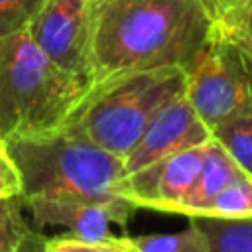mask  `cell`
Wrapping results in <instances>:
<instances>
[{"label": "cell", "mask_w": 252, "mask_h": 252, "mask_svg": "<svg viewBox=\"0 0 252 252\" xmlns=\"http://www.w3.org/2000/svg\"><path fill=\"white\" fill-rule=\"evenodd\" d=\"M215 20L205 0H106L93 18V83L136 69H187Z\"/></svg>", "instance_id": "1"}, {"label": "cell", "mask_w": 252, "mask_h": 252, "mask_svg": "<svg viewBox=\"0 0 252 252\" xmlns=\"http://www.w3.org/2000/svg\"><path fill=\"white\" fill-rule=\"evenodd\" d=\"M20 177V197H122L120 156L89 140L73 124L4 140Z\"/></svg>", "instance_id": "2"}, {"label": "cell", "mask_w": 252, "mask_h": 252, "mask_svg": "<svg viewBox=\"0 0 252 252\" xmlns=\"http://www.w3.org/2000/svg\"><path fill=\"white\" fill-rule=\"evenodd\" d=\"M91 81L55 65L26 30L0 37V140L55 130Z\"/></svg>", "instance_id": "3"}, {"label": "cell", "mask_w": 252, "mask_h": 252, "mask_svg": "<svg viewBox=\"0 0 252 252\" xmlns=\"http://www.w3.org/2000/svg\"><path fill=\"white\" fill-rule=\"evenodd\" d=\"M185 93V69L177 65L118 73L91 85L67 118L100 148L124 158L148 122Z\"/></svg>", "instance_id": "4"}, {"label": "cell", "mask_w": 252, "mask_h": 252, "mask_svg": "<svg viewBox=\"0 0 252 252\" xmlns=\"http://www.w3.org/2000/svg\"><path fill=\"white\" fill-rule=\"evenodd\" d=\"M209 130L250 102V87L238 47L217 35L197 51L185 69V93Z\"/></svg>", "instance_id": "5"}, {"label": "cell", "mask_w": 252, "mask_h": 252, "mask_svg": "<svg viewBox=\"0 0 252 252\" xmlns=\"http://www.w3.org/2000/svg\"><path fill=\"white\" fill-rule=\"evenodd\" d=\"M93 0H45L26 32L55 65L93 85Z\"/></svg>", "instance_id": "6"}, {"label": "cell", "mask_w": 252, "mask_h": 252, "mask_svg": "<svg viewBox=\"0 0 252 252\" xmlns=\"http://www.w3.org/2000/svg\"><path fill=\"white\" fill-rule=\"evenodd\" d=\"M35 226H63L69 236L93 242H116L132 248L126 234L134 205L124 197H32L22 199Z\"/></svg>", "instance_id": "7"}, {"label": "cell", "mask_w": 252, "mask_h": 252, "mask_svg": "<svg viewBox=\"0 0 252 252\" xmlns=\"http://www.w3.org/2000/svg\"><path fill=\"white\" fill-rule=\"evenodd\" d=\"M207 144L163 156L140 169L126 173L122 179L120 195L128 199L136 209L142 207L173 213L175 205L183 199L199 173Z\"/></svg>", "instance_id": "8"}, {"label": "cell", "mask_w": 252, "mask_h": 252, "mask_svg": "<svg viewBox=\"0 0 252 252\" xmlns=\"http://www.w3.org/2000/svg\"><path fill=\"white\" fill-rule=\"evenodd\" d=\"M211 142L209 126L197 116L185 94L167 102L144 128L134 148L122 158L126 173L140 169L163 156Z\"/></svg>", "instance_id": "9"}, {"label": "cell", "mask_w": 252, "mask_h": 252, "mask_svg": "<svg viewBox=\"0 0 252 252\" xmlns=\"http://www.w3.org/2000/svg\"><path fill=\"white\" fill-rule=\"evenodd\" d=\"M238 171H242V169L211 138V142L205 148V158H203V163L199 167V173H197L195 181L191 183V187L187 189V193L183 195V199L175 205L173 213L185 215V217L203 215L205 209L209 207V203L213 201V197Z\"/></svg>", "instance_id": "10"}, {"label": "cell", "mask_w": 252, "mask_h": 252, "mask_svg": "<svg viewBox=\"0 0 252 252\" xmlns=\"http://www.w3.org/2000/svg\"><path fill=\"white\" fill-rule=\"evenodd\" d=\"M248 87H250V102L238 108L236 112H232L230 116L222 118L220 122H217L211 128V138L230 156V159L246 175L252 177V81L250 79H248Z\"/></svg>", "instance_id": "11"}, {"label": "cell", "mask_w": 252, "mask_h": 252, "mask_svg": "<svg viewBox=\"0 0 252 252\" xmlns=\"http://www.w3.org/2000/svg\"><path fill=\"white\" fill-rule=\"evenodd\" d=\"M189 220L199 228L207 242V252H252V215L250 217H207L197 215Z\"/></svg>", "instance_id": "12"}, {"label": "cell", "mask_w": 252, "mask_h": 252, "mask_svg": "<svg viewBox=\"0 0 252 252\" xmlns=\"http://www.w3.org/2000/svg\"><path fill=\"white\" fill-rule=\"evenodd\" d=\"M37 234L32 230L22 213L20 195H2L0 197V252H22L41 248Z\"/></svg>", "instance_id": "13"}, {"label": "cell", "mask_w": 252, "mask_h": 252, "mask_svg": "<svg viewBox=\"0 0 252 252\" xmlns=\"http://www.w3.org/2000/svg\"><path fill=\"white\" fill-rule=\"evenodd\" d=\"M207 217H250L252 215V177L244 171L232 175L205 209Z\"/></svg>", "instance_id": "14"}, {"label": "cell", "mask_w": 252, "mask_h": 252, "mask_svg": "<svg viewBox=\"0 0 252 252\" xmlns=\"http://www.w3.org/2000/svg\"><path fill=\"white\" fill-rule=\"evenodd\" d=\"M130 240L134 252H207V242L193 222L177 232L130 236Z\"/></svg>", "instance_id": "15"}, {"label": "cell", "mask_w": 252, "mask_h": 252, "mask_svg": "<svg viewBox=\"0 0 252 252\" xmlns=\"http://www.w3.org/2000/svg\"><path fill=\"white\" fill-rule=\"evenodd\" d=\"M215 33L252 51V0H238L215 20Z\"/></svg>", "instance_id": "16"}, {"label": "cell", "mask_w": 252, "mask_h": 252, "mask_svg": "<svg viewBox=\"0 0 252 252\" xmlns=\"http://www.w3.org/2000/svg\"><path fill=\"white\" fill-rule=\"evenodd\" d=\"M45 0H0V37L26 30Z\"/></svg>", "instance_id": "17"}, {"label": "cell", "mask_w": 252, "mask_h": 252, "mask_svg": "<svg viewBox=\"0 0 252 252\" xmlns=\"http://www.w3.org/2000/svg\"><path fill=\"white\" fill-rule=\"evenodd\" d=\"M41 250H45V252H132V248L126 246V244L93 242V240H83V238L69 236L67 232L43 238Z\"/></svg>", "instance_id": "18"}, {"label": "cell", "mask_w": 252, "mask_h": 252, "mask_svg": "<svg viewBox=\"0 0 252 252\" xmlns=\"http://www.w3.org/2000/svg\"><path fill=\"white\" fill-rule=\"evenodd\" d=\"M2 195H20V177L4 142L0 140V197Z\"/></svg>", "instance_id": "19"}, {"label": "cell", "mask_w": 252, "mask_h": 252, "mask_svg": "<svg viewBox=\"0 0 252 252\" xmlns=\"http://www.w3.org/2000/svg\"><path fill=\"white\" fill-rule=\"evenodd\" d=\"M238 0H205V4H207V8H209V12H211V16H213V20H217L220 14H224L230 6H234Z\"/></svg>", "instance_id": "20"}, {"label": "cell", "mask_w": 252, "mask_h": 252, "mask_svg": "<svg viewBox=\"0 0 252 252\" xmlns=\"http://www.w3.org/2000/svg\"><path fill=\"white\" fill-rule=\"evenodd\" d=\"M234 45H236V43H234ZM236 47H238V51H240V55H242L246 75H248V79L252 81V51H248V49H244V47H240V45H236Z\"/></svg>", "instance_id": "21"}, {"label": "cell", "mask_w": 252, "mask_h": 252, "mask_svg": "<svg viewBox=\"0 0 252 252\" xmlns=\"http://www.w3.org/2000/svg\"><path fill=\"white\" fill-rule=\"evenodd\" d=\"M94 2V6H98V4H102V2H106V0H93Z\"/></svg>", "instance_id": "22"}]
</instances>
